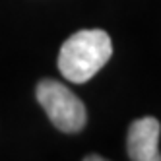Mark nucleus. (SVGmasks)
I'll return each mask as SVG.
<instances>
[{
	"mask_svg": "<svg viewBox=\"0 0 161 161\" xmlns=\"http://www.w3.org/2000/svg\"><path fill=\"white\" fill-rule=\"evenodd\" d=\"M159 120L153 117L138 119L128 130V157L132 161H161L159 153Z\"/></svg>",
	"mask_w": 161,
	"mask_h": 161,
	"instance_id": "7ed1b4c3",
	"label": "nucleus"
},
{
	"mask_svg": "<svg viewBox=\"0 0 161 161\" xmlns=\"http://www.w3.org/2000/svg\"><path fill=\"white\" fill-rule=\"evenodd\" d=\"M84 159H86V161H103L105 157H101V155H86Z\"/></svg>",
	"mask_w": 161,
	"mask_h": 161,
	"instance_id": "20e7f679",
	"label": "nucleus"
},
{
	"mask_svg": "<svg viewBox=\"0 0 161 161\" xmlns=\"http://www.w3.org/2000/svg\"><path fill=\"white\" fill-rule=\"evenodd\" d=\"M35 95L43 111L47 113L49 120L60 132L76 134L86 126L87 113L82 99L64 84L56 80H41L37 84Z\"/></svg>",
	"mask_w": 161,
	"mask_h": 161,
	"instance_id": "f03ea898",
	"label": "nucleus"
},
{
	"mask_svg": "<svg viewBox=\"0 0 161 161\" xmlns=\"http://www.w3.org/2000/svg\"><path fill=\"white\" fill-rule=\"evenodd\" d=\"M111 54L113 43L103 29H80L64 41L56 66L66 80L84 84L109 62Z\"/></svg>",
	"mask_w": 161,
	"mask_h": 161,
	"instance_id": "f257e3e1",
	"label": "nucleus"
}]
</instances>
